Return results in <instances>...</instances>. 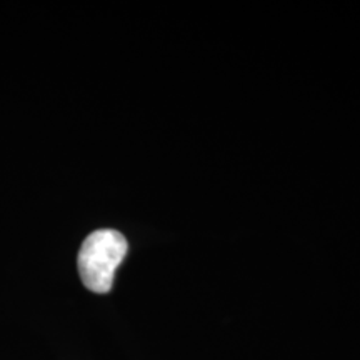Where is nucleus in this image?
<instances>
[{"label":"nucleus","instance_id":"1","mask_svg":"<svg viewBox=\"0 0 360 360\" xmlns=\"http://www.w3.org/2000/svg\"><path fill=\"white\" fill-rule=\"evenodd\" d=\"M127 249V240L120 232L102 229L90 233L79 252V274L84 285L96 294L110 292L115 270Z\"/></svg>","mask_w":360,"mask_h":360}]
</instances>
